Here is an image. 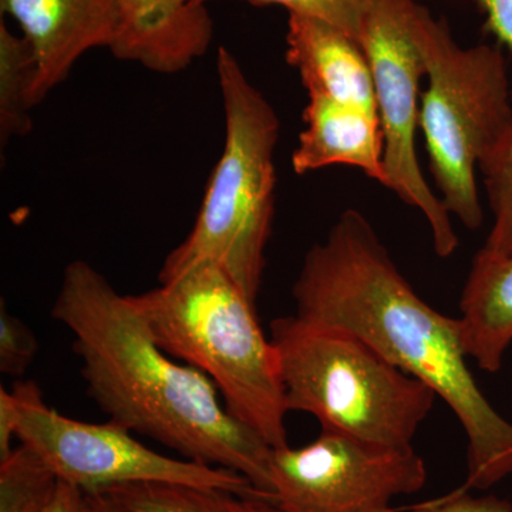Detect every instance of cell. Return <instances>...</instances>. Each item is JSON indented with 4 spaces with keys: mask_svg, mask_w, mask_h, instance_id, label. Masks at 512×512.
Here are the masks:
<instances>
[{
    "mask_svg": "<svg viewBox=\"0 0 512 512\" xmlns=\"http://www.w3.org/2000/svg\"><path fill=\"white\" fill-rule=\"evenodd\" d=\"M286 60L308 96H325L376 114L372 69L362 45L329 23L289 15Z\"/></svg>",
    "mask_w": 512,
    "mask_h": 512,
    "instance_id": "obj_12",
    "label": "cell"
},
{
    "mask_svg": "<svg viewBox=\"0 0 512 512\" xmlns=\"http://www.w3.org/2000/svg\"><path fill=\"white\" fill-rule=\"evenodd\" d=\"M288 412L308 413L325 431L390 447L413 446L437 394L349 330L276 318Z\"/></svg>",
    "mask_w": 512,
    "mask_h": 512,
    "instance_id": "obj_5",
    "label": "cell"
},
{
    "mask_svg": "<svg viewBox=\"0 0 512 512\" xmlns=\"http://www.w3.org/2000/svg\"><path fill=\"white\" fill-rule=\"evenodd\" d=\"M133 298L161 349L201 370L228 412L266 444L288 446L278 353L225 269L200 264Z\"/></svg>",
    "mask_w": 512,
    "mask_h": 512,
    "instance_id": "obj_3",
    "label": "cell"
},
{
    "mask_svg": "<svg viewBox=\"0 0 512 512\" xmlns=\"http://www.w3.org/2000/svg\"><path fill=\"white\" fill-rule=\"evenodd\" d=\"M116 39L110 52L154 73L188 69L208 52L214 20L192 0H117Z\"/></svg>",
    "mask_w": 512,
    "mask_h": 512,
    "instance_id": "obj_11",
    "label": "cell"
},
{
    "mask_svg": "<svg viewBox=\"0 0 512 512\" xmlns=\"http://www.w3.org/2000/svg\"><path fill=\"white\" fill-rule=\"evenodd\" d=\"M420 0H369L359 43L365 50L383 131L386 188L419 210L441 258L453 255L458 235L450 212L431 190L416 150L420 119V84L426 66L413 33V15Z\"/></svg>",
    "mask_w": 512,
    "mask_h": 512,
    "instance_id": "obj_8",
    "label": "cell"
},
{
    "mask_svg": "<svg viewBox=\"0 0 512 512\" xmlns=\"http://www.w3.org/2000/svg\"><path fill=\"white\" fill-rule=\"evenodd\" d=\"M20 423L16 439L35 451L64 483L84 494L106 493L128 484H171L212 488L268 501L237 471L157 453L116 421L70 419L47 406L40 387L19 382Z\"/></svg>",
    "mask_w": 512,
    "mask_h": 512,
    "instance_id": "obj_7",
    "label": "cell"
},
{
    "mask_svg": "<svg viewBox=\"0 0 512 512\" xmlns=\"http://www.w3.org/2000/svg\"><path fill=\"white\" fill-rule=\"evenodd\" d=\"M305 128L292 153V168L305 175L330 165H349L386 187L379 116L325 96H308Z\"/></svg>",
    "mask_w": 512,
    "mask_h": 512,
    "instance_id": "obj_13",
    "label": "cell"
},
{
    "mask_svg": "<svg viewBox=\"0 0 512 512\" xmlns=\"http://www.w3.org/2000/svg\"><path fill=\"white\" fill-rule=\"evenodd\" d=\"M36 62L25 37L10 32L0 22V138L2 146L10 138L23 137L32 130V110L36 96Z\"/></svg>",
    "mask_w": 512,
    "mask_h": 512,
    "instance_id": "obj_15",
    "label": "cell"
},
{
    "mask_svg": "<svg viewBox=\"0 0 512 512\" xmlns=\"http://www.w3.org/2000/svg\"><path fill=\"white\" fill-rule=\"evenodd\" d=\"M59 483L55 471L20 444L0 460V512H43Z\"/></svg>",
    "mask_w": 512,
    "mask_h": 512,
    "instance_id": "obj_17",
    "label": "cell"
},
{
    "mask_svg": "<svg viewBox=\"0 0 512 512\" xmlns=\"http://www.w3.org/2000/svg\"><path fill=\"white\" fill-rule=\"evenodd\" d=\"M217 73L225 116L224 150L190 234L165 258L158 281L164 284L211 262L225 269L256 305L275 214L274 153L281 123L224 46L218 47Z\"/></svg>",
    "mask_w": 512,
    "mask_h": 512,
    "instance_id": "obj_4",
    "label": "cell"
},
{
    "mask_svg": "<svg viewBox=\"0 0 512 512\" xmlns=\"http://www.w3.org/2000/svg\"><path fill=\"white\" fill-rule=\"evenodd\" d=\"M43 512H86L84 493L79 488L60 481L52 501Z\"/></svg>",
    "mask_w": 512,
    "mask_h": 512,
    "instance_id": "obj_24",
    "label": "cell"
},
{
    "mask_svg": "<svg viewBox=\"0 0 512 512\" xmlns=\"http://www.w3.org/2000/svg\"><path fill=\"white\" fill-rule=\"evenodd\" d=\"M106 493L133 512H282L259 498L185 485L128 484Z\"/></svg>",
    "mask_w": 512,
    "mask_h": 512,
    "instance_id": "obj_16",
    "label": "cell"
},
{
    "mask_svg": "<svg viewBox=\"0 0 512 512\" xmlns=\"http://www.w3.org/2000/svg\"><path fill=\"white\" fill-rule=\"evenodd\" d=\"M413 33L429 82L419 128L430 173L451 217L473 231L484 220L477 171L512 127L507 64L498 47L458 45L446 20L420 2Z\"/></svg>",
    "mask_w": 512,
    "mask_h": 512,
    "instance_id": "obj_6",
    "label": "cell"
},
{
    "mask_svg": "<svg viewBox=\"0 0 512 512\" xmlns=\"http://www.w3.org/2000/svg\"><path fill=\"white\" fill-rule=\"evenodd\" d=\"M20 409L15 393L0 387V460L15 450L12 447L13 437L18 434Z\"/></svg>",
    "mask_w": 512,
    "mask_h": 512,
    "instance_id": "obj_22",
    "label": "cell"
},
{
    "mask_svg": "<svg viewBox=\"0 0 512 512\" xmlns=\"http://www.w3.org/2000/svg\"><path fill=\"white\" fill-rule=\"evenodd\" d=\"M426 480L413 446L322 430L301 448H272V504L282 512H389L394 498L417 493Z\"/></svg>",
    "mask_w": 512,
    "mask_h": 512,
    "instance_id": "obj_9",
    "label": "cell"
},
{
    "mask_svg": "<svg viewBox=\"0 0 512 512\" xmlns=\"http://www.w3.org/2000/svg\"><path fill=\"white\" fill-rule=\"evenodd\" d=\"M485 18L487 29L512 49V0H474Z\"/></svg>",
    "mask_w": 512,
    "mask_h": 512,
    "instance_id": "obj_23",
    "label": "cell"
},
{
    "mask_svg": "<svg viewBox=\"0 0 512 512\" xmlns=\"http://www.w3.org/2000/svg\"><path fill=\"white\" fill-rule=\"evenodd\" d=\"M86 512H133L109 493L84 494Z\"/></svg>",
    "mask_w": 512,
    "mask_h": 512,
    "instance_id": "obj_25",
    "label": "cell"
},
{
    "mask_svg": "<svg viewBox=\"0 0 512 512\" xmlns=\"http://www.w3.org/2000/svg\"><path fill=\"white\" fill-rule=\"evenodd\" d=\"M52 316L69 329L87 393L133 433L247 477L272 504V447L228 412L201 370L161 349L131 295L89 262L64 268Z\"/></svg>",
    "mask_w": 512,
    "mask_h": 512,
    "instance_id": "obj_2",
    "label": "cell"
},
{
    "mask_svg": "<svg viewBox=\"0 0 512 512\" xmlns=\"http://www.w3.org/2000/svg\"><path fill=\"white\" fill-rule=\"evenodd\" d=\"M460 312L467 356L485 372H498L512 343V255H476L461 293Z\"/></svg>",
    "mask_w": 512,
    "mask_h": 512,
    "instance_id": "obj_14",
    "label": "cell"
},
{
    "mask_svg": "<svg viewBox=\"0 0 512 512\" xmlns=\"http://www.w3.org/2000/svg\"><path fill=\"white\" fill-rule=\"evenodd\" d=\"M292 295L296 316L355 333L446 402L467 434L466 488L511 476L512 423L468 369L460 318L420 298L362 212H342L309 249Z\"/></svg>",
    "mask_w": 512,
    "mask_h": 512,
    "instance_id": "obj_1",
    "label": "cell"
},
{
    "mask_svg": "<svg viewBox=\"0 0 512 512\" xmlns=\"http://www.w3.org/2000/svg\"><path fill=\"white\" fill-rule=\"evenodd\" d=\"M214 0H192L194 5H204ZM252 6H282L289 15L306 16L322 20L359 42L369 0H239Z\"/></svg>",
    "mask_w": 512,
    "mask_h": 512,
    "instance_id": "obj_19",
    "label": "cell"
},
{
    "mask_svg": "<svg viewBox=\"0 0 512 512\" xmlns=\"http://www.w3.org/2000/svg\"><path fill=\"white\" fill-rule=\"evenodd\" d=\"M493 225L481 258H507L512 255V127L507 136L480 165Z\"/></svg>",
    "mask_w": 512,
    "mask_h": 512,
    "instance_id": "obj_18",
    "label": "cell"
},
{
    "mask_svg": "<svg viewBox=\"0 0 512 512\" xmlns=\"http://www.w3.org/2000/svg\"><path fill=\"white\" fill-rule=\"evenodd\" d=\"M18 23L36 62L39 103L67 79L80 57L116 39L117 0H0Z\"/></svg>",
    "mask_w": 512,
    "mask_h": 512,
    "instance_id": "obj_10",
    "label": "cell"
},
{
    "mask_svg": "<svg viewBox=\"0 0 512 512\" xmlns=\"http://www.w3.org/2000/svg\"><path fill=\"white\" fill-rule=\"evenodd\" d=\"M412 512H512V505L495 497H471L464 488L440 500L421 504Z\"/></svg>",
    "mask_w": 512,
    "mask_h": 512,
    "instance_id": "obj_21",
    "label": "cell"
},
{
    "mask_svg": "<svg viewBox=\"0 0 512 512\" xmlns=\"http://www.w3.org/2000/svg\"><path fill=\"white\" fill-rule=\"evenodd\" d=\"M39 350L32 330L6 309L0 308V372L10 377H22L28 372Z\"/></svg>",
    "mask_w": 512,
    "mask_h": 512,
    "instance_id": "obj_20",
    "label": "cell"
}]
</instances>
